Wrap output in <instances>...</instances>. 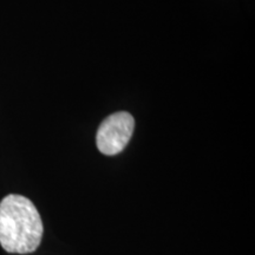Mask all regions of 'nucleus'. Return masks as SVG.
<instances>
[{
    "mask_svg": "<svg viewBox=\"0 0 255 255\" xmlns=\"http://www.w3.org/2000/svg\"><path fill=\"white\" fill-rule=\"evenodd\" d=\"M44 227L27 197L7 195L0 202V245L13 254H28L39 247Z\"/></svg>",
    "mask_w": 255,
    "mask_h": 255,
    "instance_id": "nucleus-1",
    "label": "nucleus"
},
{
    "mask_svg": "<svg viewBox=\"0 0 255 255\" xmlns=\"http://www.w3.org/2000/svg\"><path fill=\"white\" fill-rule=\"evenodd\" d=\"M133 128L135 120L126 111L107 117L98 128L96 137L98 150L108 156L120 154L131 138Z\"/></svg>",
    "mask_w": 255,
    "mask_h": 255,
    "instance_id": "nucleus-2",
    "label": "nucleus"
}]
</instances>
